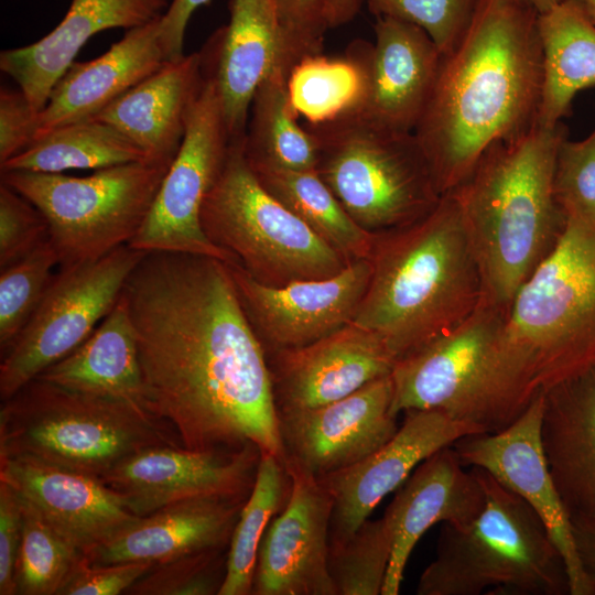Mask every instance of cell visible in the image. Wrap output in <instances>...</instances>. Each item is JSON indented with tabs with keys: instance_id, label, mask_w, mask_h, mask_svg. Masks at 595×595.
Segmentation results:
<instances>
[{
	"instance_id": "obj_7",
	"label": "cell",
	"mask_w": 595,
	"mask_h": 595,
	"mask_svg": "<svg viewBox=\"0 0 595 595\" xmlns=\"http://www.w3.org/2000/svg\"><path fill=\"white\" fill-rule=\"evenodd\" d=\"M508 309L482 301L459 326L399 358L391 371V413L433 410L499 432L530 405L501 354Z\"/></svg>"
},
{
	"instance_id": "obj_33",
	"label": "cell",
	"mask_w": 595,
	"mask_h": 595,
	"mask_svg": "<svg viewBox=\"0 0 595 595\" xmlns=\"http://www.w3.org/2000/svg\"><path fill=\"white\" fill-rule=\"evenodd\" d=\"M288 76L275 66L258 86L249 109L244 151L249 163L294 170H316L318 142L299 125L288 91Z\"/></svg>"
},
{
	"instance_id": "obj_31",
	"label": "cell",
	"mask_w": 595,
	"mask_h": 595,
	"mask_svg": "<svg viewBox=\"0 0 595 595\" xmlns=\"http://www.w3.org/2000/svg\"><path fill=\"white\" fill-rule=\"evenodd\" d=\"M543 56L537 123L552 127L571 112L575 95L595 86V24L576 0H563L539 14Z\"/></svg>"
},
{
	"instance_id": "obj_35",
	"label": "cell",
	"mask_w": 595,
	"mask_h": 595,
	"mask_svg": "<svg viewBox=\"0 0 595 595\" xmlns=\"http://www.w3.org/2000/svg\"><path fill=\"white\" fill-rule=\"evenodd\" d=\"M291 479L284 464L261 453L252 490L235 524L227 551V567L218 595H251L262 537L288 501Z\"/></svg>"
},
{
	"instance_id": "obj_1",
	"label": "cell",
	"mask_w": 595,
	"mask_h": 595,
	"mask_svg": "<svg viewBox=\"0 0 595 595\" xmlns=\"http://www.w3.org/2000/svg\"><path fill=\"white\" fill-rule=\"evenodd\" d=\"M122 295L151 415L187 450L252 443L284 464L267 354L227 263L147 252Z\"/></svg>"
},
{
	"instance_id": "obj_4",
	"label": "cell",
	"mask_w": 595,
	"mask_h": 595,
	"mask_svg": "<svg viewBox=\"0 0 595 595\" xmlns=\"http://www.w3.org/2000/svg\"><path fill=\"white\" fill-rule=\"evenodd\" d=\"M372 272L353 323L377 334L397 360L465 322L482 277L452 192L423 218L377 232Z\"/></svg>"
},
{
	"instance_id": "obj_34",
	"label": "cell",
	"mask_w": 595,
	"mask_h": 595,
	"mask_svg": "<svg viewBox=\"0 0 595 595\" xmlns=\"http://www.w3.org/2000/svg\"><path fill=\"white\" fill-rule=\"evenodd\" d=\"M147 160L143 152L112 126L95 119L66 125L34 139L0 164L1 172L64 173L100 170Z\"/></svg>"
},
{
	"instance_id": "obj_21",
	"label": "cell",
	"mask_w": 595,
	"mask_h": 595,
	"mask_svg": "<svg viewBox=\"0 0 595 595\" xmlns=\"http://www.w3.org/2000/svg\"><path fill=\"white\" fill-rule=\"evenodd\" d=\"M278 412L324 405L391 375L397 361L374 332L349 323L305 346L267 353Z\"/></svg>"
},
{
	"instance_id": "obj_48",
	"label": "cell",
	"mask_w": 595,
	"mask_h": 595,
	"mask_svg": "<svg viewBox=\"0 0 595 595\" xmlns=\"http://www.w3.org/2000/svg\"><path fill=\"white\" fill-rule=\"evenodd\" d=\"M212 0H172L160 18V40L167 61L184 56V35L193 13Z\"/></svg>"
},
{
	"instance_id": "obj_19",
	"label": "cell",
	"mask_w": 595,
	"mask_h": 595,
	"mask_svg": "<svg viewBox=\"0 0 595 595\" xmlns=\"http://www.w3.org/2000/svg\"><path fill=\"white\" fill-rule=\"evenodd\" d=\"M285 469L290 495L262 537L252 595H336L327 567L333 499L314 476Z\"/></svg>"
},
{
	"instance_id": "obj_30",
	"label": "cell",
	"mask_w": 595,
	"mask_h": 595,
	"mask_svg": "<svg viewBox=\"0 0 595 595\" xmlns=\"http://www.w3.org/2000/svg\"><path fill=\"white\" fill-rule=\"evenodd\" d=\"M36 378L80 393L123 402L151 415L137 336L122 293L113 309L77 348Z\"/></svg>"
},
{
	"instance_id": "obj_9",
	"label": "cell",
	"mask_w": 595,
	"mask_h": 595,
	"mask_svg": "<svg viewBox=\"0 0 595 595\" xmlns=\"http://www.w3.org/2000/svg\"><path fill=\"white\" fill-rule=\"evenodd\" d=\"M305 127L318 142L316 172L361 228L381 232L410 225L440 202L414 132L350 116Z\"/></svg>"
},
{
	"instance_id": "obj_3",
	"label": "cell",
	"mask_w": 595,
	"mask_h": 595,
	"mask_svg": "<svg viewBox=\"0 0 595 595\" xmlns=\"http://www.w3.org/2000/svg\"><path fill=\"white\" fill-rule=\"evenodd\" d=\"M566 127L536 123L490 144L455 195L482 277V301L508 309L560 242L566 218L552 176Z\"/></svg>"
},
{
	"instance_id": "obj_38",
	"label": "cell",
	"mask_w": 595,
	"mask_h": 595,
	"mask_svg": "<svg viewBox=\"0 0 595 595\" xmlns=\"http://www.w3.org/2000/svg\"><path fill=\"white\" fill-rule=\"evenodd\" d=\"M391 550L383 516L368 518L346 540L329 544L327 567L336 595H381Z\"/></svg>"
},
{
	"instance_id": "obj_14",
	"label": "cell",
	"mask_w": 595,
	"mask_h": 595,
	"mask_svg": "<svg viewBox=\"0 0 595 595\" xmlns=\"http://www.w3.org/2000/svg\"><path fill=\"white\" fill-rule=\"evenodd\" d=\"M260 448L194 451L182 445L143 447L99 478L126 507L143 517L167 505L196 498L245 501L250 495Z\"/></svg>"
},
{
	"instance_id": "obj_46",
	"label": "cell",
	"mask_w": 595,
	"mask_h": 595,
	"mask_svg": "<svg viewBox=\"0 0 595 595\" xmlns=\"http://www.w3.org/2000/svg\"><path fill=\"white\" fill-rule=\"evenodd\" d=\"M39 111L19 89L0 90V164L24 150L34 139Z\"/></svg>"
},
{
	"instance_id": "obj_36",
	"label": "cell",
	"mask_w": 595,
	"mask_h": 595,
	"mask_svg": "<svg viewBox=\"0 0 595 595\" xmlns=\"http://www.w3.org/2000/svg\"><path fill=\"white\" fill-rule=\"evenodd\" d=\"M361 75L345 54L309 56L298 63L288 78L291 106L307 125L329 121L349 111L361 91Z\"/></svg>"
},
{
	"instance_id": "obj_45",
	"label": "cell",
	"mask_w": 595,
	"mask_h": 595,
	"mask_svg": "<svg viewBox=\"0 0 595 595\" xmlns=\"http://www.w3.org/2000/svg\"><path fill=\"white\" fill-rule=\"evenodd\" d=\"M154 564L148 562L77 564L58 595H118L127 593Z\"/></svg>"
},
{
	"instance_id": "obj_25",
	"label": "cell",
	"mask_w": 595,
	"mask_h": 595,
	"mask_svg": "<svg viewBox=\"0 0 595 595\" xmlns=\"http://www.w3.org/2000/svg\"><path fill=\"white\" fill-rule=\"evenodd\" d=\"M206 79L203 52L167 61L98 112L147 160L172 162L177 154Z\"/></svg>"
},
{
	"instance_id": "obj_27",
	"label": "cell",
	"mask_w": 595,
	"mask_h": 595,
	"mask_svg": "<svg viewBox=\"0 0 595 595\" xmlns=\"http://www.w3.org/2000/svg\"><path fill=\"white\" fill-rule=\"evenodd\" d=\"M228 24L203 47L231 140L245 137L252 97L278 66L280 28L275 0H230Z\"/></svg>"
},
{
	"instance_id": "obj_10",
	"label": "cell",
	"mask_w": 595,
	"mask_h": 595,
	"mask_svg": "<svg viewBox=\"0 0 595 595\" xmlns=\"http://www.w3.org/2000/svg\"><path fill=\"white\" fill-rule=\"evenodd\" d=\"M201 224L214 245L267 285L329 278L349 263L260 184L246 159L244 137L230 142L203 203Z\"/></svg>"
},
{
	"instance_id": "obj_40",
	"label": "cell",
	"mask_w": 595,
	"mask_h": 595,
	"mask_svg": "<svg viewBox=\"0 0 595 595\" xmlns=\"http://www.w3.org/2000/svg\"><path fill=\"white\" fill-rule=\"evenodd\" d=\"M228 548L197 551L154 564L127 592L133 595H213L226 576Z\"/></svg>"
},
{
	"instance_id": "obj_22",
	"label": "cell",
	"mask_w": 595,
	"mask_h": 595,
	"mask_svg": "<svg viewBox=\"0 0 595 595\" xmlns=\"http://www.w3.org/2000/svg\"><path fill=\"white\" fill-rule=\"evenodd\" d=\"M0 482L84 555L138 518L99 477L28 456H0Z\"/></svg>"
},
{
	"instance_id": "obj_6",
	"label": "cell",
	"mask_w": 595,
	"mask_h": 595,
	"mask_svg": "<svg viewBox=\"0 0 595 595\" xmlns=\"http://www.w3.org/2000/svg\"><path fill=\"white\" fill-rule=\"evenodd\" d=\"M504 359L532 396L595 364V229L566 220L552 253L515 295Z\"/></svg>"
},
{
	"instance_id": "obj_41",
	"label": "cell",
	"mask_w": 595,
	"mask_h": 595,
	"mask_svg": "<svg viewBox=\"0 0 595 595\" xmlns=\"http://www.w3.org/2000/svg\"><path fill=\"white\" fill-rule=\"evenodd\" d=\"M552 190L566 220L595 229V129L582 140L560 142Z\"/></svg>"
},
{
	"instance_id": "obj_23",
	"label": "cell",
	"mask_w": 595,
	"mask_h": 595,
	"mask_svg": "<svg viewBox=\"0 0 595 595\" xmlns=\"http://www.w3.org/2000/svg\"><path fill=\"white\" fill-rule=\"evenodd\" d=\"M484 505L485 490L476 469L466 470L452 445L419 464L383 513L392 550L381 595L399 594L409 558L431 527L469 521Z\"/></svg>"
},
{
	"instance_id": "obj_39",
	"label": "cell",
	"mask_w": 595,
	"mask_h": 595,
	"mask_svg": "<svg viewBox=\"0 0 595 595\" xmlns=\"http://www.w3.org/2000/svg\"><path fill=\"white\" fill-rule=\"evenodd\" d=\"M60 267L50 240L0 270V349L4 353L31 320Z\"/></svg>"
},
{
	"instance_id": "obj_15",
	"label": "cell",
	"mask_w": 595,
	"mask_h": 595,
	"mask_svg": "<svg viewBox=\"0 0 595 595\" xmlns=\"http://www.w3.org/2000/svg\"><path fill=\"white\" fill-rule=\"evenodd\" d=\"M543 391L509 426L473 433L452 446L465 467H478L519 495L539 515L567 571L571 595H595L582 566L571 516L551 476L541 443Z\"/></svg>"
},
{
	"instance_id": "obj_47",
	"label": "cell",
	"mask_w": 595,
	"mask_h": 595,
	"mask_svg": "<svg viewBox=\"0 0 595 595\" xmlns=\"http://www.w3.org/2000/svg\"><path fill=\"white\" fill-rule=\"evenodd\" d=\"M23 509L18 494L0 482V594L17 595L15 564L22 539Z\"/></svg>"
},
{
	"instance_id": "obj_17",
	"label": "cell",
	"mask_w": 595,
	"mask_h": 595,
	"mask_svg": "<svg viewBox=\"0 0 595 595\" xmlns=\"http://www.w3.org/2000/svg\"><path fill=\"white\" fill-rule=\"evenodd\" d=\"M227 266L266 354L309 345L351 323L372 272L369 259H359L329 278L271 286L239 263Z\"/></svg>"
},
{
	"instance_id": "obj_16",
	"label": "cell",
	"mask_w": 595,
	"mask_h": 595,
	"mask_svg": "<svg viewBox=\"0 0 595 595\" xmlns=\"http://www.w3.org/2000/svg\"><path fill=\"white\" fill-rule=\"evenodd\" d=\"M376 19L375 42L357 39L346 50L363 84L355 105L342 116L413 132L435 86L443 55L421 28L392 18Z\"/></svg>"
},
{
	"instance_id": "obj_51",
	"label": "cell",
	"mask_w": 595,
	"mask_h": 595,
	"mask_svg": "<svg viewBox=\"0 0 595 595\" xmlns=\"http://www.w3.org/2000/svg\"><path fill=\"white\" fill-rule=\"evenodd\" d=\"M534 9L539 14L548 11L563 0H515Z\"/></svg>"
},
{
	"instance_id": "obj_29",
	"label": "cell",
	"mask_w": 595,
	"mask_h": 595,
	"mask_svg": "<svg viewBox=\"0 0 595 595\" xmlns=\"http://www.w3.org/2000/svg\"><path fill=\"white\" fill-rule=\"evenodd\" d=\"M541 443L570 516H595V364L543 392Z\"/></svg>"
},
{
	"instance_id": "obj_52",
	"label": "cell",
	"mask_w": 595,
	"mask_h": 595,
	"mask_svg": "<svg viewBox=\"0 0 595 595\" xmlns=\"http://www.w3.org/2000/svg\"><path fill=\"white\" fill-rule=\"evenodd\" d=\"M587 18L595 24V0H576Z\"/></svg>"
},
{
	"instance_id": "obj_50",
	"label": "cell",
	"mask_w": 595,
	"mask_h": 595,
	"mask_svg": "<svg viewBox=\"0 0 595 595\" xmlns=\"http://www.w3.org/2000/svg\"><path fill=\"white\" fill-rule=\"evenodd\" d=\"M364 0H325V15L328 29L349 23L359 13Z\"/></svg>"
},
{
	"instance_id": "obj_26",
	"label": "cell",
	"mask_w": 595,
	"mask_h": 595,
	"mask_svg": "<svg viewBox=\"0 0 595 595\" xmlns=\"http://www.w3.org/2000/svg\"><path fill=\"white\" fill-rule=\"evenodd\" d=\"M160 18L127 30L102 55L88 62H74L56 82L39 112L34 139L56 128L94 118L161 68L167 57L160 40Z\"/></svg>"
},
{
	"instance_id": "obj_13",
	"label": "cell",
	"mask_w": 595,
	"mask_h": 595,
	"mask_svg": "<svg viewBox=\"0 0 595 595\" xmlns=\"http://www.w3.org/2000/svg\"><path fill=\"white\" fill-rule=\"evenodd\" d=\"M206 79L181 148L143 225L128 244L144 252H178L239 263L214 245L201 224L203 203L218 178L231 138L218 89L206 62Z\"/></svg>"
},
{
	"instance_id": "obj_49",
	"label": "cell",
	"mask_w": 595,
	"mask_h": 595,
	"mask_svg": "<svg viewBox=\"0 0 595 595\" xmlns=\"http://www.w3.org/2000/svg\"><path fill=\"white\" fill-rule=\"evenodd\" d=\"M571 521L582 566L595 588V516H572Z\"/></svg>"
},
{
	"instance_id": "obj_44",
	"label": "cell",
	"mask_w": 595,
	"mask_h": 595,
	"mask_svg": "<svg viewBox=\"0 0 595 595\" xmlns=\"http://www.w3.org/2000/svg\"><path fill=\"white\" fill-rule=\"evenodd\" d=\"M50 240L48 224L29 199L0 184V270L26 257Z\"/></svg>"
},
{
	"instance_id": "obj_20",
	"label": "cell",
	"mask_w": 595,
	"mask_h": 595,
	"mask_svg": "<svg viewBox=\"0 0 595 595\" xmlns=\"http://www.w3.org/2000/svg\"><path fill=\"white\" fill-rule=\"evenodd\" d=\"M397 433L361 461L317 478L333 499L329 544L346 540L419 464L458 439L484 433L433 410H409Z\"/></svg>"
},
{
	"instance_id": "obj_42",
	"label": "cell",
	"mask_w": 595,
	"mask_h": 595,
	"mask_svg": "<svg viewBox=\"0 0 595 595\" xmlns=\"http://www.w3.org/2000/svg\"><path fill=\"white\" fill-rule=\"evenodd\" d=\"M480 0H364L376 18H392L421 28L442 55L461 42Z\"/></svg>"
},
{
	"instance_id": "obj_32",
	"label": "cell",
	"mask_w": 595,
	"mask_h": 595,
	"mask_svg": "<svg viewBox=\"0 0 595 595\" xmlns=\"http://www.w3.org/2000/svg\"><path fill=\"white\" fill-rule=\"evenodd\" d=\"M260 184L348 262L369 259L377 232L356 224L316 170L249 163Z\"/></svg>"
},
{
	"instance_id": "obj_18",
	"label": "cell",
	"mask_w": 595,
	"mask_h": 595,
	"mask_svg": "<svg viewBox=\"0 0 595 595\" xmlns=\"http://www.w3.org/2000/svg\"><path fill=\"white\" fill-rule=\"evenodd\" d=\"M391 402L389 375L334 402L278 412L285 468L320 478L361 461L397 433Z\"/></svg>"
},
{
	"instance_id": "obj_11",
	"label": "cell",
	"mask_w": 595,
	"mask_h": 595,
	"mask_svg": "<svg viewBox=\"0 0 595 595\" xmlns=\"http://www.w3.org/2000/svg\"><path fill=\"white\" fill-rule=\"evenodd\" d=\"M172 162L136 161L84 177L4 171L1 182L40 209L60 267H73L96 261L131 241Z\"/></svg>"
},
{
	"instance_id": "obj_5",
	"label": "cell",
	"mask_w": 595,
	"mask_h": 595,
	"mask_svg": "<svg viewBox=\"0 0 595 595\" xmlns=\"http://www.w3.org/2000/svg\"><path fill=\"white\" fill-rule=\"evenodd\" d=\"M485 490L480 512L442 523L435 559L418 595H565V563L539 515L486 470L473 467Z\"/></svg>"
},
{
	"instance_id": "obj_8",
	"label": "cell",
	"mask_w": 595,
	"mask_h": 595,
	"mask_svg": "<svg viewBox=\"0 0 595 595\" xmlns=\"http://www.w3.org/2000/svg\"><path fill=\"white\" fill-rule=\"evenodd\" d=\"M159 444L181 442L170 426L130 404L40 378L0 410V456H28L96 477Z\"/></svg>"
},
{
	"instance_id": "obj_43",
	"label": "cell",
	"mask_w": 595,
	"mask_h": 595,
	"mask_svg": "<svg viewBox=\"0 0 595 595\" xmlns=\"http://www.w3.org/2000/svg\"><path fill=\"white\" fill-rule=\"evenodd\" d=\"M280 54L278 67L289 77L302 60L323 53L328 29L325 0H275Z\"/></svg>"
},
{
	"instance_id": "obj_2",
	"label": "cell",
	"mask_w": 595,
	"mask_h": 595,
	"mask_svg": "<svg viewBox=\"0 0 595 595\" xmlns=\"http://www.w3.org/2000/svg\"><path fill=\"white\" fill-rule=\"evenodd\" d=\"M539 13L515 0H480L442 62L414 129L441 195L457 187L494 142L532 128L543 83Z\"/></svg>"
},
{
	"instance_id": "obj_28",
	"label": "cell",
	"mask_w": 595,
	"mask_h": 595,
	"mask_svg": "<svg viewBox=\"0 0 595 595\" xmlns=\"http://www.w3.org/2000/svg\"><path fill=\"white\" fill-rule=\"evenodd\" d=\"M245 501L196 498L167 505L138 517L84 556L93 564H156L197 551L228 548Z\"/></svg>"
},
{
	"instance_id": "obj_24",
	"label": "cell",
	"mask_w": 595,
	"mask_h": 595,
	"mask_svg": "<svg viewBox=\"0 0 595 595\" xmlns=\"http://www.w3.org/2000/svg\"><path fill=\"white\" fill-rule=\"evenodd\" d=\"M167 0H72L62 21L39 41L0 53V69L10 76L40 112L50 94L95 34L130 30L160 18Z\"/></svg>"
},
{
	"instance_id": "obj_37",
	"label": "cell",
	"mask_w": 595,
	"mask_h": 595,
	"mask_svg": "<svg viewBox=\"0 0 595 595\" xmlns=\"http://www.w3.org/2000/svg\"><path fill=\"white\" fill-rule=\"evenodd\" d=\"M21 499V498H20ZM22 539L14 581L20 595H58L84 554L21 499Z\"/></svg>"
},
{
	"instance_id": "obj_12",
	"label": "cell",
	"mask_w": 595,
	"mask_h": 595,
	"mask_svg": "<svg viewBox=\"0 0 595 595\" xmlns=\"http://www.w3.org/2000/svg\"><path fill=\"white\" fill-rule=\"evenodd\" d=\"M145 255L123 245L96 261L58 267L31 320L1 354L2 401L72 353L94 332L113 309Z\"/></svg>"
}]
</instances>
